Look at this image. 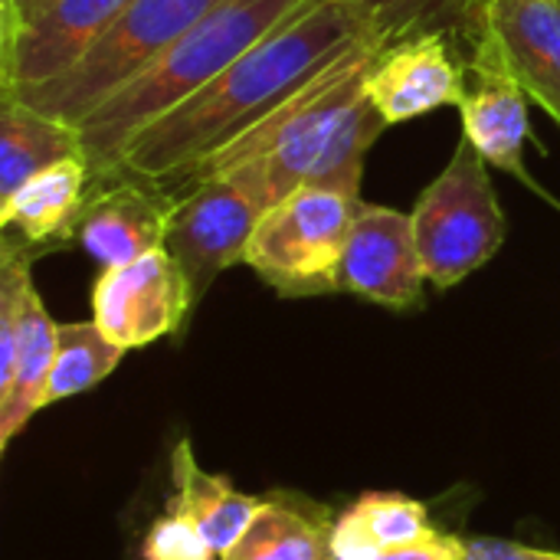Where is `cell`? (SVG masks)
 <instances>
[{
    "instance_id": "obj_1",
    "label": "cell",
    "mask_w": 560,
    "mask_h": 560,
    "mask_svg": "<svg viewBox=\"0 0 560 560\" xmlns=\"http://www.w3.org/2000/svg\"><path fill=\"white\" fill-rule=\"evenodd\" d=\"M371 33L351 7L305 0L210 85L138 131L105 177H135L177 194L217 151L266 121Z\"/></svg>"
},
{
    "instance_id": "obj_2",
    "label": "cell",
    "mask_w": 560,
    "mask_h": 560,
    "mask_svg": "<svg viewBox=\"0 0 560 560\" xmlns=\"http://www.w3.org/2000/svg\"><path fill=\"white\" fill-rule=\"evenodd\" d=\"M387 43L390 39L377 33L354 43L266 121L217 151L190 180L230 174L262 210L299 187L361 194L368 151L381 131L390 128L364 89L368 72Z\"/></svg>"
},
{
    "instance_id": "obj_3",
    "label": "cell",
    "mask_w": 560,
    "mask_h": 560,
    "mask_svg": "<svg viewBox=\"0 0 560 560\" xmlns=\"http://www.w3.org/2000/svg\"><path fill=\"white\" fill-rule=\"evenodd\" d=\"M302 3L305 0H223L197 20L141 75L75 125L92 177H105L138 131L210 85Z\"/></svg>"
},
{
    "instance_id": "obj_4",
    "label": "cell",
    "mask_w": 560,
    "mask_h": 560,
    "mask_svg": "<svg viewBox=\"0 0 560 560\" xmlns=\"http://www.w3.org/2000/svg\"><path fill=\"white\" fill-rule=\"evenodd\" d=\"M361 207V194L299 187L259 217L246 266L282 299L341 292V256Z\"/></svg>"
},
{
    "instance_id": "obj_5",
    "label": "cell",
    "mask_w": 560,
    "mask_h": 560,
    "mask_svg": "<svg viewBox=\"0 0 560 560\" xmlns=\"http://www.w3.org/2000/svg\"><path fill=\"white\" fill-rule=\"evenodd\" d=\"M220 3L223 0H131L128 10L72 69L46 85L16 92L10 98L79 125Z\"/></svg>"
},
{
    "instance_id": "obj_6",
    "label": "cell",
    "mask_w": 560,
    "mask_h": 560,
    "mask_svg": "<svg viewBox=\"0 0 560 560\" xmlns=\"http://www.w3.org/2000/svg\"><path fill=\"white\" fill-rule=\"evenodd\" d=\"M410 217L427 279L436 289H453L479 272L502 249L509 233L489 161L466 138L420 194Z\"/></svg>"
},
{
    "instance_id": "obj_7",
    "label": "cell",
    "mask_w": 560,
    "mask_h": 560,
    "mask_svg": "<svg viewBox=\"0 0 560 560\" xmlns=\"http://www.w3.org/2000/svg\"><path fill=\"white\" fill-rule=\"evenodd\" d=\"M59 351V325L36 285L33 256L3 240L0 246V450L46 407V384Z\"/></svg>"
},
{
    "instance_id": "obj_8",
    "label": "cell",
    "mask_w": 560,
    "mask_h": 560,
    "mask_svg": "<svg viewBox=\"0 0 560 560\" xmlns=\"http://www.w3.org/2000/svg\"><path fill=\"white\" fill-rule=\"evenodd\" d=\"M266 210L230 174H207L174 194L167 213L164 249L190 282L194 302L236 262H246V246Z\"/></svg>"
},
{
    "instance_id": "obj_9",
    "label": "cell",
    "mask_w": 560,
    "mask_h": 560,
    "mask_svg": "<svg viewBox=\"0 0 560 560\" xmlns=\"http://www.w3.org/2000/svg\"><path fill=\"white\" fill-rule=\"evenodd\" d=\"M194 308L190 282L164 246L102 269L92 285V322L125 351L177 335Z\"/></svg>"
},
{
    "instance_id": "obj_10",
    "label": "cell",
    "mask_w": 560,
    "mask_h": 560,
    "mask_svg": "<svg viewBox=\"0 0 560 560\" xmlns=\"http://www.w3.org/2000/svg\"><path fill=\"white\" fill-rule=\"evenodd\" d=\"M469 89L459 105L463 138L499 171L532 180L525 167V141L532 138V95L518 82L505 46L486 23L466 52Z\"/></svg>"
},
{
    "instance_id": "obj_11",
    "label": "cell",
    "mask_w": 560,
    "mask_h": 560,
    "mask_svg": "<svg viewBox=\"0 0 560 560\" xmlns=\"http://www.w3.org/2000/svg\"><path fill=\"white\" fill-rule=\"evenodd\" d=\"M364 89L387 125H404L446 105L459 108L469 89L466 56L440 30L410 33L381 49Z\"/></svg>"
},
{
    "instance_id": "obj_12",
    "label": "cell",
    "mask_w": 560,
    "mask_h": 560,
    "mask_svg": "<svg viewBox=\"0 0 560 560\" xmlns=\"http://www.w3.org/2000/svg\"><path fill=\"white\" fill-rule=\"evenodd\" d=\"M427 282L413 217L394 207L364 203L341 256L338 289L364 302L407 312L423 305Z\"/></svg>"
},
{
    "instance_id": "obj_13",
    "label": "cell",
    "mask_w": 560,
    "mask_h": 560,
    "mask_svg": "<svg viewBox=\"0 0 560 560\" xmlns=\"http://www.w3.org/2000/svg\"><path fill=\"white\" fill-rule=\"evenodd\" d=\"M131 0H56L36 23L0 43V95H16L72 69Z\"/></svg>"
},
{
    "instance_id": "obj_14",
    "label": "cell",
    "mask_w": 560,
    "mask_h": 560,
    "mask_svg": "<svg viewBox=\"0 0 560 560\" xmlns=\"http://www.w3.org/2000/svg\"><path fill=\"white\" fill-rule=\"evenodd\" d=\"M174 194L135 177H92L75 243L102 266H125L164 246Z\"/></svg>"
},
{
    "instance_id": "obj_15",
    "label": "cell",
    "mask_w": 560,
    "mask_h": 560,
    "mask_svg": "<svg viewBox=\"0 0 560 560\" xmlns=\"http://www.w3.org/2000/svg\"><path fill=\"white\" fill-rule=\"evenodd\" d=\"M92 190V167L85 158H66L13 194L0 197V230L3 240L26 249L30 256L62 249L75 243L82 210Z\"/></svg>"
},
{
    "instance_id": "obj_16",
    "label": "cell",
    "mask_w": 560,
    "mask_h": 560,
    "mask_svg": "<svg viewBox=\"0 0 560 560\" xmlns=\"http://www.w3.org/2000/svg\"><path fill=\"white\" fill-rule=\"evenodd\" d=\"M486 23L532 102L560 125V0H489Z\"/></svg>"
},
{
    "instance_id": "obj_17",
    "label": "cell",
    "mask_w": 560,
    "mask_h": 560,
    "mask_svg": "<svg viewBox=\"0 0 560 560\" xmlns=\"http://www.w3.org/2000/svg\"><path fill=\"white\" fill-rule=\"evenodd\" d=\"M171 509L187 515L220 558L246 535L266 502V495H246L226 476L200 469L187 436L171 453Z\"/></svg>"
},
{
    "instance_id": "obj_18",
    "label": "cell",
    "mask_w": 560,
    "mask_h": 560,
    "mask_svg": "<svg viewBox=\"0 0 560 560\" xmlns=\"http://www.w3.org/2000/svg\"><path fill=\"white\" fill-rule=\"evenodd\" d=\"M331 525L335 515L325 505L279 489L266 495L256 522L220 560H335Z\"/></svg>"
},
{
    "instance_id": "obj_19",
    "label": "cell",
    "mask_w": 560,
    "mask_h": 560,
    "mask_svg": "<svg viewBox=\"0 0 560 560\" xmlns=\"http://www.w3.org/2000/svg\"><path fill=\"white\" fill-rule=\"evenodd\" d=\"M66 158H85L75 125L0 95V197Z\"/></svg>"
},
{
    "instance_id": "obj_20",
    "label": "cell",
    "mask_w": 560,
    "mask_h": 560,
    "mask_svg": "<svg viewBox=\"0 0 560 560\" xmlns=\"http://www.w3.org/2000/svg\"><path fill=\"white\" fill-rule=\"evenodd\" d=\"M351 7L374 33L387 36L390 43L410 33L440 30L456 46L476 43L486 26V3L489 0H338Z\"/></svg>"
},
{
    "instance_id": "obj_21",
    "label": "cell",
    "mask_w": 560,
    "mask_h": 560,
    "mask_svg": "<svg viewBox=\"0 0 560 560\" xmlns=\"http://www.w3.org/2000/svg\"><path fill=\"white\" fill-rule=\"evenodd\" d=\"M125 354L128 351L115 345L112 338H105V331L95 322L59 325V351H56V364H52L43 404L52 407L59 400L92 390L121 364Z\"/></svg>"
},
{
    "instance_id": "obj_22",
    "label": "cell",
    "mask_w": 560,
    "mask_h": 560,
    "mask_svg": "<svg viewBox=\"0 0 560 560\" xmlns=\"http://www.w3.org/2000/svg\"><path fill=\"white\" fill-rule=\"evenodd\" d=\"M351 509L364 522L381 555L400 551V548H410L440 535L430 522V509L404 492H364L361 499L351 502Z\"/></svg>"
},
{
    "instance_id": "obj_23",
    "label": "cell",
    "mask_w": 560,
    "mask_h": 560,
    "mask_svg": "<svg viewBox=\"0 0 560 560\" xmlns=\"http://www.w3.org/2000/svg\"><path fill=\"white\" fill-rule=\"evenodd\" d=\"M138 551L144 560H220L210 541L200 535V528L171 505L161 518L151 522Z\"/></svg>"
},
{
    "instance_id": "obj_24",
    "label": "cell",
    "mask_w": 560,
    "mask_h": 560,
    "mask_svg": "<svg viewBox=\"0 0 560 560\" xmlns=\"http://www.w3.org/2000/svg\"><path fill=\"white\" fill-rule=\"evenodd\" d=\"M463 560H560V551L532 548L509 538H466Z\"/></svg>"
},
{
    "instance_id": "obj_25",
    "label": "cell",
    "mask_w": 560,
    "mask_h": 560,
    "mask_svg": "<svg viewBox=\"0 0 560 560\" xmlns=\"http://www.w3.org/2000/svg\"><path fill=\"white\" fill-rule=\"evenodd\" d=\"M463 555H466V538L440 532L430 541H420V545H410V548H400V551H387L384 558L377 560H463Z\"/></svg>"
},
{
    "instance_id": "obj_26",
    "label": "cell",
    "mask_w": 560,
    "mask_h": 560,
    "mask_svg": "<svg viewBox=\"0 0 560 560\" xmlns=\"http://www.w3.org/2000/svg\"><path fill=\"white\" fill-rule=\"evenodd\" d=\"M56 0H0V43L13 39L20 30L36 23Z\"/></svg>"
},
{
    "instance_id": "obj_27",
    "label": "cell",
    "mask_w": 560,
    "mask_h": 560,
    "mask_svg": "<svg viewBox=\"0 0 560 560\" xmlns=\"http://www.w3.org/2000/svg\"><path fill=\"white\" fill-rule=\"evenodd\" d=\"M125 560H144V558H141V551H138V548H131V551L125 555Z\"/></svg>"
}]
</instances>
